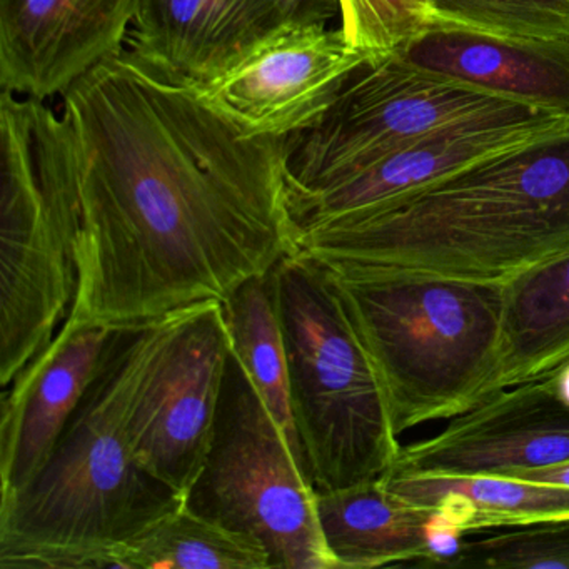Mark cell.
<instances>
[{"mask_svg":"<svg viewBox=\"0 0 569 569\" xmlns=\"http://www.w3.org/2000/svg\"><path fill=\"white\" fill-rule=\"evenodd\" d=\"M268 272L242 282L222 301V309L232 352L308 472L292 416L288 358Z\"/></svg>","mask_w":569,"mask_h":569,"instance_id":"obj_20","label":"cell"},{"mask_svg":"<svg viewBox=\"0 0 569 569\" xmlns=\"http://www.w3.org/2000/svg\"><path fill=\"white\" fill-rule=\"evenodd\" d=\"M431 26L569 44V0H429Z\"/></svg>","mask_w":569,"mask_h":569,"instance_id":"obj_22","label":"cell"},{"mask_svg":"<svg viewBox=\"0 0 569 569\" xmlns=\"http://www.w3.org/2000/svg\"><path fill=\"white\" fill-rule=\"evenodd\" d=\"M346 41L378 62L405 52L431 28L429 0H338Z\"/></svg>","mask_w":569,"mask_h":569,"instance_id":"obj_24","label":"cell"},{"mask_svg":"<svg viewBox=\"0 0 569 569\" xmlns=\"http://www.w3.org/2000/svg\"><path fill=\"white\" fill-rule=\"evenodd\" d=\"M502 478L521 479V481L549 482V485L569 486V461L548 468L525 469Z\"/></svg>","mask_w":569,"mask_h":569,"instance_id":"obj_26","label":"cell"},{"mask_svg":"<svg viewBox=\"0 0 569 569\" xmlns=\"http://www.w3.org/2000/svg\"><path fill=\"white\" fill-rule=\"evenodd\" d=\"M288 28L328 24L339 16L338 0H271Z\"/></svg>","mask_w":569,"mask_h":569,"instance_id":"obj_25","label":"cell"},{"mask_svg":"<svg viewBox=\"0 0 569 569\" xmlns=\"http://www.w3.org/2000/svg\"><path fill=\"white\" fill-rule=\"evenodd\" d=\"M442 566L486 569H569V519L501 529L465 539Z\"/></svg>","mask_w":569,"mask_h":569,"instance_id":"obj_23","label":"cell"},{"mask_svg":"<svg viewBox=\"0 0 569 569\" xmlns=\"http://www.w3.org/2000/svg\"><path fill=\"white\" fill-rule=\"evenodd\" d=\"M139 0H0V91L62 96L126 48Z\"/></svg>","mask_w":569,"mask_h":569,"instance_id":"obj_13","label":"cell"},{"mask_svg":"<svg viewBox=\"0 0 569 569\" xmlns=\"http://www.w3.org/2000/svg\"><path fill=\"white\" fill-rule=\"evenodd\" d=\"M296 431L316 491L381 478L399 445L385 385L325 262L295 248L268 272Z\"/></svg>","mask_w":569,"mask_h":569,"instance_id":"obj_4","label":"cell"},{"mask_svg":"<svg viewBox=\"0 0 569 569\" xmlns=\"http://www.w3.org/2000/svg\"><path fill=\"white\" fill-rule=\"evenodd\" d=\"M78 178L74 134L46 101L0 91V382L71 312L76 269L59 208Z\"/></svg>","mask_w":569,"mask_h":569,"instance_id":"obj_6","label":"cell"},{"mask_svg":"<svg viewBox=\"0 0 569 569\" xmlns=\"http://www.w3.org/2000/svg\"><path fill=\"white\" fill-rule=\"evenodd\" d=\"M61 98L79 164L69 321L134 325L224 301L296 248L289 138L246 134L129 48Z\"/></svg>","mask_w":569,"mask_h":569,"instance_id":"obj_1","label":"cell"},{"mask_svg":"<svg viewBox=\"0 0 569 569\" xmlns=\"http://www.w3.org/2000/svg\"><path fill=\"white\" fill-rule=\"evenodd\" d=\"M316 509L338 569L441 566L455 552L436 509L402 498L381 478L316 491Z\"/></svg>","mask_w":569,"mask_h":569,"instance_id":"obj_17","label":"cell"},{"mask_svg":"<svg viewBox=\"0 0 569 569\" xmlns=\"http://www.w3.org/2000/svg\"><path fill=\"white\" fill-rule=\"evenodd\" d=\"M171 318L116 328L48 461L0 501V569L112 568L119 551L186 505L134 448L136 406Z\"/></svg>","mask_w":569,"mask_h":569,"instance_id":"obj_3","label":"cell"},{"mask_svg":"<svg viewBox=\"0 0 569 569\" xmlns=\"http://www.w3.org/2000/svg\"><path fill=\"white\" fill-rule=\"evenodd\" d=\"M328 268L375 359L396 435L455 418L491 395L502 286Z\"/></svg>","mask_w":569,"mask_h":569,"instance_id":"obj_5","label":"cell"},{"mask_svg":"<svg viewBox=\"0 0 569 569\" xmlns=\"http://www.w3.org/2000/svg\"><path fill=\"white\" fill-rule=\"evenodd\" d=\"M381 479L402 498L435 508L442 531L456 541L472 532L569 519V486L502 476L441 478L388 472Z\"/></svg>","mask_w":569,"mask_h":569,"instance_id":"obj_18","label":"cell"},{"mask_svg":"<svg viewBox=\"0 0 569 569\" xmlns=\"http://www.w3.org/2000/svg\"><path fill=\"white\" fill-rule=\"evenodd\" d=\"M295 242L348 271L508 284L569 252V121Z\"/></svg>","mask_w":569,"mask_h":569,"instance_id":"obj_2","label":"cell"},{"mask_svg":"<svg viewBox=\"0 0 569 569\" xmlns=\"http://www.w3.org/2000/svg\"><path fill=\"white\" fill-rule=\"evenodd\" d=\"M509 104L516 102L416 68L401 56L366 62L318 121L288 139V194L351 178L431 132Z\"/></svg>","mask_w":569,"mask_h":569,"instance_id":"obj_8","label":"cell"},{"mask_svg":"<svg viewBox=\"0 0 569 569\" xmlns=\"http://www.w3.org/2000/svg\"><path fill=\"white\" fill-rule=\"evenodd\" d=\"M366 62L341 29L288 28L201 91L246 134L291 138L325 114Z\"/></svg>","mask_w":569,"mask_h":569,"instance_id":"obj_10","label":"cell"},{"mask_svg":"<svg viewBox=\"0 0 569 569\" xmlns=\"http://www.w3.org/2000/svg\"><path fill=\"white\" fill-rule=\"evenodd\" d=\"M569 461V406L548 379L486 396L432 438L406 446L388 472L406 476H509ZM386 472V475H388Z\"/></svg>","mask_w":569,"mask_h":569,"instance_id":"obj_11","label":"cell"},{"mask_svg":"<svg viewBox=\"0 0 569 569\" xmlns=\"http://www.w3.org/2000/svg\"><path fill=\"white\" fill-rule=\"evenodd\" d=\"M112 568L268 569L271 559L256 539L184 505L119 551Z\"/></svg>","mask_w":569,"mask_h":569,"instance_id":"obj_21","label":"cell"},{"mask_svg":"<svg viewBox=\"0 0 569 569\" xmlns=\"http://www.w3.org/2000/svg\"><path fill=\"white\" fill-rule=\"evenodd\" d=\"M116 328L66 319L51 345L11 382L0 416V501L24 489L48 461Z\"/></svg>","mask_w":569,"mask_h":569,"instance_id":"obj_14","label":"cell"},{"mask_svg":"<svg viewBox=\"0 0 569 569\" xmlns=\"http://www.w3.org/2000/svg\"><path fill=\"white\" fill-rule=\"evenodd\" d=\"M568 121L526 106L509 104L431 132L351 178L288 194L295 239L302 232L361 214L479 159L531 141Z\"/></svg>","mask_w":569,"mask_h":569,"instance_id":"obj_12","label":"cell"},{"mask_svg":"<svg viewBox=\"0 0 569 569\" xmlns=\"http://www.w3.org/2000/svg\"><path fill=\"white\" fill-rule=\"evenodd\" d=\"M288 29L271 0H139L128 48L206 88Z\"/></svg>","mask_w":569,"mask_h":569,"instance_id":"obj_15","label":"cell"},{"mask_svg":"<svg viewBox=\"0 0 569 569\" xmlns=\"http://www.w3.org/2000/svg\"><path fill=\"white\" fill-rule=\"evenodd\" d=\"M501 356L492 392L569 365V252L502 286ZM491 392V395H492Z\"/></svg>","mask_w":569,"mask_h":569,"instance_id":"obj_19","label":"cell"},{"mask_svg":"<svg viewBox=\"0 0 569 569\" xmlns=\"http://www.w3.org/2000/svg\"><path fill=\"white\" fill-rule=\"evenodd\" d=\"M398 56L492 98L569 119V44L431 26Z\"/></svg>","mask_w":569,"mask_h":569,"instance_id":"obj_16","label":"cell"},{"mask_svg":"<svg viewBox=\"0 0 569 569\" xmlns=\"http://www.w3.org/2000/svg\"><path fill=\"white\" fill-rule=\"evenodd\" d=\"M186 505L256 539L271 568L338 569L322 538L315 485L232 348L211 449Z\"/></svg>","mask_w":569,"mask_h":569,"instance_id":"obj_7","label":"cell"},{"mask_svg":"<svg viewBox=\"0 0 569 569\" xmlns=\"http://www.w3.org/2000/svg\"><path fill=\"white\" fill-rule=\"evenodd\" d=\"M229 356L222 301L172 311L136 406L138 461L186 499L211 449Z\"/></svg>","mask_w":569,"mask_h":569,"instance_id":"obj_9","label":"cell"}]
</instances>
